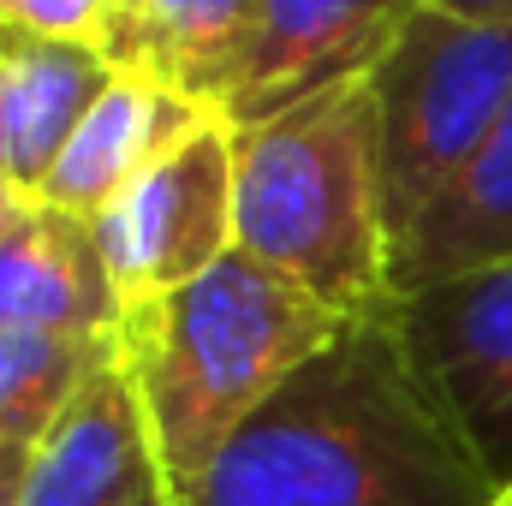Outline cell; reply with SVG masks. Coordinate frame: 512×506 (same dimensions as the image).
I'll list each match as a JSON object with an SVG mask.
<instances>
[{
  "instance_id": "obj_1",
  "label": "cell",
  "mask_w": 512,
  "mask_h": 506,
  "mask_svg": "<svg viewBox=\"0 0 512 506\" xmlns=\"http://www.w3.org/2000/svg\"><path fill=\"white\" fill-rule=\"evenodd\" d=\"M507 489L417 376L393 304L340 328L179 506H501Z\"/></svg>"
},
{
  "instance_id": "obj_2",
  "label": "cell",
  "mask_w": 512,
  "mask_h": 506,
  "mask_svg": "<svg viewBox=\"0 0 512 506\" xmlns=\"http://www.w3.org/2000/svg\"><path fill=\"white\" fill-rule=\"evenodd\" d=\"M358 316L328 310L298 280L233 251L191 286L131 304L114 328L137 411L173 501L221 459V447Z\"/></svg>"
},
{
  "instance_id": "obj_3",
  "label": "cell",
  "mask_w": 512,
  "mask_h": 506,
  "mask_svg": "<svg viewBox=\"0 0 512 506\" xmlns=\"http://www.w3.org/2000/svg\"><path fill=\"white\" fill-rule=\"evenodd\" d=\"M239 251L340 316L393 304V227L370 84L322 90L256 131H233Z\"/></svg>"
},
{
  "instance_id": "obj_4",
  "label": "cell",
  "mask_w": 512,
  "mask_h": 506,
  "mask_svg": "<svg viewBox=\"0 0 512 506\" xmlns=\"http://www.w3.org/2000/svg\"><path fill=\"white\" fill-rule=\"evenodd\" d=\"M364 84L382 131L387 227L399 239L512 108V24L417 6Z\"/></svg>"
},
{
  "instance_id": "obj_5",
  "label": "cell",
  "mask_w": 512,
  "mask_h": 506,
  "mask_svg": "<svg viewBox=\"0 0 512 506\" xmlns=\"http://www.w3.org/2000/svg\"><path fill=\"white\" fill-rule=\"evenodd\" d=\"M102 268L120 304H149L239 251V167L233 126H209L179 155L149 167L102 215H90Z\"/></svg>"
},
{
  "instance_id": "obj_6",
  "label": "cell",
  "mask_w": 512,
  "mask_h": 506,
  "mask_svg": "<svg viewBox=\"0 0 512 506\" xmlns=\"http://www.w3.org/2000/svg\"><path fill=\"white\" fill-rule=\"evenodd\" d=\"M393 322L417 376L512 495V256L393 298Z\"/></svg>"
},
{
  "instance_id": "obj_7",
  "label": "cell",
  "mask_w": 512,
  "mask_h": 506,
  "mask_svg": "<svg viewBox=\"0 0 512 506\" xmlns=\"http://www.w3.org/2000/svg\"><path fill=\"white\" fill-rule=\"evenodd\" d=\"M429 0H262V30L221 120L256 131L274 114L376 72L411 12Z\"/></svg>"
},
{
  "instance_id": "obj_8",
  "label": "cell",
  "mask_w": 512,
  "mask_h": 506,
  "mask_svg": "<svg viewBox=\"0 0 512 506\" xmlns=\"http://www.w3.org/2000/svg\"><path fill=\"white\" fill-rule=\"evenodd\" d=\"M12 506H179L120 358L84 381L30 447Z\"/></svg>"
},
{
  "instance_id": "obj_9",
  "label": "cell",
  "mask_w": 512,
  "mask_h": 506,
  "mask_svg": "<svg viewBox=\"0 0 512 506\" xmlns=\"http://www.w3.org/2000/svg\"><path fill=\"white\" fill-rule=\"evenodd\" d=\"M209 126H227L215 108L155 84V78H131L114 72V84L96 96V108L84 114V126L72 131V143L60 149L54 173L42 179L36 203L60 209V215H102L126 185H137L149 167H161L167 155H179L191 137Z\"/></svg>"
},
{
  "instance_id": "obj_10",
  "label": "cell",
  "mask_w": 512,
  "mask_h": 506,
  "mask_svg": "<svg viewBox=\"0 0 512 506\" xmlns=\"http://www.w3.org/2000/svg\"><path fill=\"white\" fill-rule=\"evenodd\" d=\"M262 30V0H114L96 54L203 108H227Z\"/></svg>"
},
{
  "instance_id": "obj_11",
  "label": "cell",
  "mask_w": 512,
  "mask_h": 506,
  "mask_svg": "<svg viewBox=\"0 0 512 506\" xmlns=\"http://www.w3.org/2000/svg\"><path fill=\"white\" fill-rule=\"evenodd\" d=\"M126 304L78 215L30 203L0 233V328L54 340H114Z\"/></svg>"
},
{
  "instance_id": "obj_12",
  "label": "cell",
  "mask_w": 512,
  "mask_h": 506,
  "mask_svg": "<svg viewBox=\"0 0 512 506\" xmlns=\"http://www.w3.org/2000/svg\"><path fill=\"white\" fill-rule=\"evenodd\" d=\"M108 84L114 66L96 48L0 24V179L36 197Z\"/></svg>"
},
{
  "instance_id": "obj_13",
  "label": "cell",
  "mask_w": 512,
  "mask_h": 506,
  "mask_svg": "<svg viewBox=\"0 0 512 506\" xmlns=\"http://www.w3.org/2000/svg\"><path fill=\"white\" fill-rule=\"evenodd\" d=\"M512 256V108L453 173V185L393 239V298Z\"/></svg>"
},
{
  "instance_id": "obj_14",
  "label": "cell",
  "mask_w": 512,
  "mask_h": 506,
  "mask_svg": "<svg viewBox=\"0 0 512 506\" xmlns=\"http://www.w3.org/2000/svg\"><path fill=\"white\" fill-rule=\"evenodd\" d=\"M108 358L114 340H54L0 328V447H36Z\"/></svg>"
},
{
  "instance_id": "obj_15",
  "label": "cell",
  "mask_w": 512,
  "mask_h": 506,
  "mask_svg": "<svg viewBox=\"0 0 512 506\" xmlns=\"http://www.w3.org/2000/svg\"><path fill=\"white\" fill-rule=\"evenodd\" d=\"M108 6L114 0H0V24H18V30L54 36V42L96 48V36L108 24Z\"/></svg>"
},
{
  "instance_id": "obj_16",
  "label": "cell",
  "mask_w": 512,
  "mask_h": 506,
  "mask_svg": "<svg viewBox=\"0 0 512 506\" xmlns=\"http://www.w3.org/2000/svg\"><path fill=\"white\" fill-rule=\"evenodd\" d=\"M441 12H459V18H489V24H512V0H429Z\"/></svg>"
},
{
  "instance_id": "obj_17",
  "label": "cell",
  "mask_w": 512,
  "mask_h": 506,
  "mask_svg": "<svg viewBox=\"0 0 512 506\" xmlns=\"http://www.w3.org/2000/svg\"><path fill=\"white\" fill-rule=\"evenodd\" d=\"M24 465H30V447H0V506H12V501H18Z\"/></svg>"
},
{
  "instance_id": "obj_18",
  "label": "cell",
  "mask_w": 512,
  "mask_h": 506,
  "mask_svg": "<svg viewBox=\"0 0 512 506\" xmlns=\"http://www.w3.org/2000/svg\"><path fill=\"white\" fill-rule=\"evenodd\" d=\"M30 203H36V197H24L18 185H6V179H0V233H6V227H12V221L30 209Z\"/></svg>"
},
{
  "instance_id": "obj_19",
  "label": "cell",
  "mask_w": 512,
  "mask_h": 506,
  "mask_svg": "<svg viewBox=\"0 0 512 506\" xmlns=\"http://www.w3.org/2000/svg\"><path fill=\"white\" fill-rule=\"evenodd\" d=\"M501 506H512V495H507V501H501Z\"/></svg>"
}]
</instances>
